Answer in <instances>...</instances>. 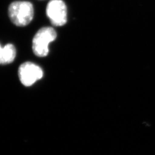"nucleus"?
<instances>
[{
  "instance_id": "f257e3e1",
  "label": "nucleus",
  "mask_w": 155,
  "mask_h": 155,
  "mask_svg": "<svg viewBox=\"0 0 155 155\" xmlns=\"http://www.w3.org/2000/svg\"><path fill=\"white\" fill-rule=\"evenodd\" d=\"M8 15L15 25L18 27H25L33 20V5L28 1L13 2L9 6Z\"/></svg>"
},
{
  "instance_id": "f03ea898",
  "label": "nucleus",
  "mask_w": 155,
  "mask_h": 155,
  "mask_svg": "<svg viewBox=\"0 0 155 155\" xmlns=\"http://www.w3.org/2000/svg\"><path fill=\"white\" fill-rule=\"evenodd\" d=\"M57 37L55 30L46 27L40 29L32 40V50L34 54L39 57H45L49 52V45Z\"/></svg>"
},
{
  "instance_id": "7ed1b4c3",
  "label": "nucleus",
  "mask_w": 155,
  "mask_h": 155,
  "mask_svg": "<svg viewBox=\"0 0 155 155\" xmlns=\"http://www.w3.org/2000/svg\"><path fill=\"white\" fill-rule=\"evenodd\" d=\"M46 14L54 26L61 27L66 24L67 6L62 0L50 1L46 8Z\"/></svg>"
},
{
  "instance_id": "20e7f679",
  "label": "nucleus",
  "mask_w": 155,
  "mask_h": 155,
  "mask_svg": "<svg viewBox=\"0 0 155 155\" xmlns=\"http://www.w3.org/2000/svg\"><path fill=\"white\" fill-rule=\"evenodd\" d=\"M18 77L23 85L31 86L43 76L42 69L32 62H25L18 68Z\"/></svg>"
},
{
  "instance_id": "39448f33",
  "label": "nucleus",
  "mask_w": 155,
  "mask_h": 155,
  "mask_svg": "<svg viewBox=\"0 0 155 155\" xmlns=\"http://www.w3.org/2000/svg\"><path fill=\"white\" fill-rule=\"evenodd\" d=\"M16 56L15 47L12 44H8L4 47L0 45V64L11 63L15 60Z\"/></svg>"
}]
</instances>
